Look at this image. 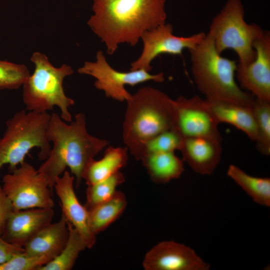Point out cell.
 Instances as JSON below:
<instances>
[{"label": "cell", "instance_id": "cell-1", "mask_svg": "<svg viewBox=\"0 0 270 270\" xmlns=\"http://www.w3.org/2000/svg\"><path fill=\"white\" fill-rule=\"evenodd\" d=\"M166 0H92L91 30L114 54L118 45L135 46L146 31L164 24Z\"/></svg>", "mask_w": 270, "mask_h": 270}, {"label": "cell", "instance_id": "cell-2", "mask_svg": "<svg viewBox=\"0 0 270 270\" xmlns=\"http://www.w3.org/2000/svg\"><path fill=\"white\" fill-rule=\"evenodd\" d=\"M52 143L48 157L38 168L48 178L52 192L56 178L68 168L78 187L90 162L108 144L106 140L90 135L86 129L85 115L77 114L74 120L66 122L60 116L50 114L46 129Z\"/></svg>", "mask_w": 270, "mask_h": 270}, {"label": "cell", "instance_id": "cell-3", "mask_svg": "<svg viewBox=\"0 0 270 270\" xmlns=\"http://www.w3.org/2000/svg\"><path fill=\"white\" fill-rule=\"evenodd\" d=\"M126 102L123 141L134 158L140 161L149 140L164 131L177 128L174 100L158 89L144 86Z\"/></svg>", "mask_w": 270, "mask_h": 270}, {"label": "cell", "instance_id": "cell-4", "mask_svg": "<svg viewBox=\"0 0 270 270\" xmlns=\"http://www.w3.org/2000/svg\"><path fill=\"white\" fill-rule=\"evenodd\" d=\"M194 82L206 99L224 100L252 108L255 97L242 90L235 80L238 64L216 50L212 38L204 39L188 50Z\"/></svg>", "mask_w": 270, "mask_h": 270}, {"label": "cell", "instance_id": "cell-5", "mask_svg": "<svg viewBox=\"0 0 270 270\" xmlns=\"http://www.w3.org/2000/svg\"><path fill=\"white\" fill-rule=\"evenodd\" d=\"M30 60L34 70L22 86L26 110L47 112L56 106L60 108L62 120L71 122L72 120L69 108L74 101L66 96L63 83L66 76L73 74L72 67L66 64L55 67L46 54L38 52L32 54Z\"/></svg>", "mask_w": 270, "mask_h": 270}, {"label": "cell", "instance_id": "cell-6", "mask_svg": "<svg viewBox=\"0 0 270 270\" xmlns=\"http://www.w3.org/2000/svg\"><path fill=\"white\" fill-rule=\"evenodd\" d=\"M50 114L22 110L6 122V128L0 137V172L8 164L9 171L24 161L34 148L40 150L39 158L45 160L52 145L46 136Z\"/></svg>", "mask_w": 270, "mask_h": 270}, {"label": "cell", "instance_id": "cell-7", "mask_svg": "<svg viewBox=\"0 0 270 270\" xmlns=\"http://www.w3.org/2000/svg\"><path fill=\"white\" fill-rule=\"evenodd\" d=\"M264 32L260 26L245 20L241 0H227L212 19L207 34L218 52L232 50L238 56V64L246 65L255 59L254 44Z\"/></svg>", "mask_w": 270, "mask_h": 270}, {"label": "cell", "instance_id": "cell-8", "mask_svg": "<svg viewBox=\"0 0 270 270\" xmlns=\"http://www.w3.org/2000/svg\"><path fill=\"white\" fill-rule=\"evenodd\" d=\"M2 186L14 210L54 206L48 178L25 161L4 175Z\"/></svg>", "mask_w": 270, "mask_h": 270}, {"label": "cell", "instance_id": "cell-9", "mask_svg": "<svg viewBox=\"0 0 270 270\" xmlns=\"http://www.w3.org/2000/svg\"><path fill=\"white\" fill-rule=\"evenodd\" d=\"M78 72L95 78L94 86L96 89L104 91L107 97L119 102H126L132 96L126 89V85L134 86L148 81L162 82L164 80L162 72L152 74L143 70L128 72L116 70L108 62L102 50L97 52L95 62H84Z\"/></svg>", "mask_w": 270, "mask_h": 270}, {"label": "cell", "instance_id": "cell-10", "mask_svg": "<svg viewBox=\"0 0 270 270\" xmlns=\"http://www.w3.org/2000/svg\"><path fill=\"white\" fill-rule=\"evenodd\" d=\"M200 32L188 36H178L173 34L170 24H163L144 32L141 36L143 48L140 56L130 64V70H143L150 72L151 63L162 54L180 55L185 49L194 48L206 37Z\"/></svg>", "mask_w": 270, "mask_h": 270}, {"label": "cell", "instance_id": "cell-11", "mask_svg": "<svg viewBox=\"0 0 270 270\" xmlns=\"http://www.w3.org/2000/svg\"><path fill=\"white\" fill-rule=\"evenodd\" d=\"M174 103L176 128L184 138H206L222 142L218 124L206 99L180 96Z\"/></svg>", "mask_w": 270, "mask_h": 270}, {"label": "cell", "instance_id": "cell-12", "mask_svg": "<svg viewBox=\"0 0 270 270\" xmlns=\"http://www.w3.org/2000/svg\"><path fill=\"white\" fill-rule=\"evenodd\" d=\"M255 59L246 65L238 64L236 72L242 88L256 98L270 102V33L264 30L254 44Z\"/></svg>", "mask_w": 270, "mask_h": 270}, {"label": "cell", "instance_id": "cell-13", "mask_svg": "<svg viewBox=\"0 0 270 270\" xmlns=\"http://www.w3.org/2000/svg\"><path fill=\"white\" fill-rule=\"evenodd\" d=\"M146 270H208L210 265L190 247L173 240L162 241L146 254Z\"/></svg>", "mask_w": 270, "mask_h": 270}, {"label": "cell", "instance_id": "cell-14", "mask_svg": "<svg viewBox=\"0 0 270 270\" xmlns=\"http://www.w3.org/2000/svg\"><path fill=\"white\" fill-rule=\"evenodd\" d=\"M74 177L64 171L55 181L54 188L60 200L62 214L78 232L88 248L94 245L96 236L91 231L89 212L78 199L74 188Z\"/></svg>", "mask_w": 270, "mask_h": 270}, {"label": "cell", "instance_id": "cell-15", "mask_svg": "<svg viewBox=\"0 0 270 270\" xmlns=\"http://www.w3.org/2000/svg\"><path fill=\"white\" fill-rule=\"evenodd\" d=\"M54 215L53 208L13 210L4 223L1 236L6 242L23 247L40 230L52 222Z\"/></svg>", "mask_w": 270, "mask_h": 270}, {"label": "cell", "instance_id": "cell-16", "mask_svg": "<svg viewBox=\"0 0 270 270\" xmlns=\"http://www.w3.org/2000/svg\"><path fill=\"white\" fill-rule=\"evenodd\" d=\"M182 160L201 175H210L219 164L222 156L221 142L206 138H184L180 150Z\"/></svg>", "mask_w": 270, "mask_h": 270}, {"label": "cell", "instance_id": "cell-17", "mask_svg": "<svg viewBox=\"0 0 270 270\" xmlns=\"http://www.w3.org/2000/svg\"><path fill=\"white\" fill-rule=\"evenodd\" d=\"M68 236L67 220L62 214L58 222L45 226L23 246L24 252L30 255L46 256L53 259L62 252Z\"/></svg>", "mask_w": 270, "mask_h": 270}, {"label": "cell", "instance_id": "cell-18", "mask_svg": "<svg viewBox=\"0 0 270 270\" xmlns=\"http://www.w3.org/2000/svg\"><path fill=\"white\" fill-rule=\"evenodd\" d=\"M206 100L218 124H230L244 132L251 140H256L258 128L252 108L230 102Z\"/></svg>", "mask_w": 270, "mask_h": 270}, {"label": "cell", "instance_id": "cell-19", "mask_svg": "<svg viewBox=\"0 0 270 270\" xmlns=\"http://www.w3.org/2000/svg\"><path fill=\"white\" fill-rule=\"evenodd\" d=\"M140 161L150 180L158 184L178 178L184 171V160L174 152L149 154Z\"/></svg>", "mask_w": 270, "mask_h": 270}, {"label": "cell", "instance_id": "cell-20", "mask_svg": "<svg viewBox=\"0 0 270 270\" xmlns=\"http://www.w3.org/2000/svg\"><path fill=\"white\" fill-rule=\"evenodd\" d=\"M128 148L126 146L108 148L103 157L96 160H92L86 168L82 176L87 185L105 179L125 166L128 157Z\"/></svg>", "mask_w": 270, "mask_h": 270}, {"label": "cell", "instance_id": "cell-21", "mask_svg": "<svg viewBox=\"0 0 270 270\" xmlns=\"http://www.w3.org/2000/svg\"><path fill=\"white\" fill-rule=\"evenodd\" d=\"M127 206L124 194L117 191L106 201L89 210L90 226L96 236L115 221L124 212Z\"/></svg>", "mask_w": 270, "mask_h": 270}, {"label": "cell", "instance_id": "cell-22", "mask_svg": "<svg viewBox=\"0 0 270 270\" xmlns=\"http://www.w3.org/2000/svg\"><path fill=\"white\" fill-rule=\"evenodd\" d=\"M227 174L256 204L270 206V178L250 176L238 166L230 164Z\"/></svg>", "mask_w": 270, "mask_h": 270}, {"label": "cell", "instance_id": "cell-23", "mask_svg": "<svg viewBox=\"0 0 270 270\" xmlns=\"http://www.w3.org/2000/svg\"><path fill=\"white\" fill-rule=\"evenodd\" d=\"M68 236L62 252L38 270H70L72 269L81 252L88 248L78 230L67 221Z\"/></svg>", "mask_w": 270, "mask_h": 270}, {"label": "cell", "instance_id": "cell-24", "mask_svg": "<svg viewBox=\"0 0 270 270\" xmlns=\"http://www.w3.org/2000/svg\"><path fill=\"white\" fill-rule=\"evenodd\" d=\"M125 180L120 171L94 184L88 185L86 200L84 205L88 211L111 198L116 192L117 186Z\"/></svg>", "mask_w": 270, "mask_h": 270}, {"label": "cell", "instance_id": "cell-25", "mask_svg": "<svg viewBox=\"0 0 270 270\" xmlns=\"http://www.w3.org/2000/svg\"><path fill=\"white\" fill-rule=\"evenodd\" d=\"M257 128L256 148L262 154H270V102L255 98L252 106Z\"/></svg>", "mask_w": 270, "mask_h": 270}, {"label": "cell", "instance_id": "cell-26", "mask_svg": "<svg viewBox=\"0 0 270 270\" xmlns=\"http://www.w3.org/2000/svg\"><path fill=\"white\" fill-rule=\"evenodd\" d=\"M30 74L24 64L0 60V90L19 88Z\"/></svg>", "mask_w": 270, "mask_h": 270}, {"label": "cell", "instance_id": "cell-27", "mask_svg": "<svg viewBox=\"0 0 270 270\" xmlns=\"http://www.w3.org/2000/svg\"><path fill=\"white\" fill-rule=\"evenodd\" d=\"M184 138L177 128L164 131L146 143L142 158L149 154L174 152L176 150H180Z\"/></svg>", "mask_w": 270, "mask_h": 270}, {"label": "cell", "instance_id": "cell-28", "mask_svg": "<svg viewBox=\"0 0 270 270\" xmlns=\"http://www.w3.org/2000/svg\"><path fill=\"white\" fill-rule=\"evenodd\" d=\"M52 260L46 256L30 255L24 251L0 264V270H38Z\"/></svg>", "mask_w": 270, "mask_h": 270}, {"label": "cell", "instance_id": "cell-29", "mask_svg": "<svg viewBox=\"0 0 270 270\" xmlns=\"http://www.w3.org/2000/svg\"><path fill=\"white\" fill-rule=\"evenodd\" d=\"M24 251L22 246L6 242L0 234V264L8 261L15 254Z\"/></svg>", "mask_w": 270, "mask_h": 270}, {"label": "cell", "instance_id": "cell-30", "mask_svg": "<svg viewBox=\"0 0 270 270\" xmlns=\"http://www.w3.org/2000/svg\"><path fill=\"white\" fill-rule=\"evenodd\" d=\"M14 210L10 200L4 193L0 185V234L4 223L10 214Z\"/></svg>", "mask_w": 270, "mask_h": 270}]
</instances>
